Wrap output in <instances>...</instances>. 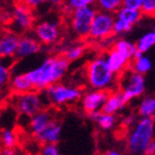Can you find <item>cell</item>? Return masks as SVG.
Returning <instances> with one entry per match:
<instances>
[{"instance_id":"cell-25","label":"cell","mask_w":155,"mask_h":155,"mask_svg":"<svg viewBox=\"0 0 155 155\" xmlns=\"http://www.w3.org/2000/svg\"><path fill=\"white\" fill-rule=\"evenodd\" d=\"M135 45L137 52L141 54H145L148 51H150L153 46H155V29L145 32L143 36H141Z\"/></svg>"},{"instance_id":"cell-31","label":"cell","mask_w":155,"mask_h":155,"mask_svg":"<svg viewBox=\"0 0 155 155\" xmlns=\"http://www.w3.org/2000/svg\"><path fill=\"white\" fill-rule=\"evenodd\" d=\"M131 27L128 26V25H126L125 23L121 22L120 19L115 18L114 19V23H113V35L115 36H120V35H123L126 34V32H128L131 30Z\"/></svg>"},{"instance_id":"cell-23","label":"cell","mask_w":155,"mask_h":155,"mask_svg":"<svg viewBox=\"0 0 155 155\" xmlns=\"http://www.w3.org/2000/svg\"><path fill=\"white\" fill-rule=\"evenodd\" d=\"M115 18L120 19L121 22L125 23L133 28L136 24H138L142 18V13L137 10L127 9V8H121V9L116 12Z\"/></svg>"},{"instance_id":"cell-30","label":"cell","mask_w":155,"mask_h":155,"mask_svg":"<svg viewBox=\"0 0 155 155\" xmlns=\"http://www.w3.org/2000/svg\"><path fill=\"white\" fill-rule=\"evenodd\" d=\"M140 12L147 16H155V0H141Z\"/></svg>"},{"instance_id":"cell-35","label":"cell","mask_w":155,"mask_h":155,"mask_svg":"<svg viewBox=\"0 0 155 155\" xmlns=\"http://www.w3.org/2000/svg\"><path fill=\"white\" fill-rule=\"evenodd\" d=\"M10 18V11H7L2 8L1 3H0V29H2L5 24L9 23Z\"/></svg>"},{"instance_id":"cell-6","label":"cell","mask_w":155,"mask_h":155,"mask_svg":"<svg viewBox=\"0 0 155 155\" xmlns=\"http://www.w3.org/2000/svg\"><path fill=\"white\" fill-rule=\"evenodd\" d=\"M13 104L22 116L31 117L45 107L42 93L37 91H29L24 94L13 95Z\"/></svg>"},{"instance_id":"cell-13","label":"cell","mask_w":155,"mask_h":155,"mask_svg":"<svg viewBox=\"0 0 155 155\" xmlns=\"http://www.w3.org/2000/svg\"><path fill=\"white\" fill-rule=\"evenodd\" d=\"M40 50H41V44L36 39V37L34 35L24 34L19 37L15 58L22 59V58L30 57L38 53Z\"/></svg>"},{"instance_id":"cell-24","label":"cell","mask_w":155,"mask_h":155,"mask_svg":"<svg viewBox=\"0 0 155 155\" xmlns=\"http://www.w3.org/2000/svg\"><path fill=\"white\" fill-rule=\"evenodd\" d=\"M139 115L142 119H153L155 116V96H147L138 107Z\"/></svg>"},{"instance_id":"cell-21","label":"cell","mask_w":155,"mask_h":155,"mask_svg":"<svg viewBox=\"0 0 155 155\" xmlns=\"http://www.w3.org/2000/svg\"><path fill=\"white\" fill-rule=\"evenodd\" d=\"M112 50L119 52L120 54H122L129 61H133L136 53H137V48H136L135 43L131 41H128V40H126L124 38L116 39L114 41Z\"/></svg>"},{"instance_id":"cell-42","label":"cell","mask_w":155,"mask_h":155,"mask_svg":"<svg viewBox=\"0 0 155 155\" xmlns=\"http://www.w3.org/2000/svg\"><path fill=\"white\" fill-rule=\"evenodd\" d=\"M13 155H35L32 153H29V152H26V151H15V153Z\"/></svg>"},{"instance_id":"cell-40","label":"cell","mask_w":155,"mask_h":155,"mask_svg":"<svg viewBox=\"0 0 155 155\" xmlns=\"http://www.w3.org/2000/svg\"><path fill=\"white\" fill-rule=\"evenodd\" d=\"M15 149H5L1 148L0 149V155H13L15 153Z\"/></svg>"},{"instance_id":"cell-32","label":"cell","mask_w":155,"mask_h":155,"mask_svg":"<svg viewBox=\"0 0 155 155\" xmlns=\"http://www.w3.org/2000/svg\"><path fill=\"white\" fill-rule=\"evenodd\" d=\"M39 155H61L59 149L56 144H44L41 145Z\"/></svg>"},{"instance_id":"cell-16","label":"cell","mask_w":155,"mask_h":155,"mask_svg":"<svg viewBox=\"0 0 155 155\" xmlns=\"http://www.w3.org/2000/svg\"><path fill=\"white\" fill-rule=\"evenodd\" d=\"M104 59L109 69L115 75L122 74L126 69H128V66L130 65V61H127L122 54L112 48L107 52V54L104 55Z\"/></svg>"},{"instance_id":"cell-19","label":"cell","mask_w":155,"mask_h":155,"mask_svg":"<svg viewBox=\"0 0 155 155\" xmlns=\"http://www.w3.org/2000/svg\"><path fill=\"white\" fill-rule=\"evenodd\" d=\"M92 121H95L96 124L99 126V128H101L102 130H112L116 125V116L113 114H108L104 113V112H94V113L88 114Z\"/></svg>"},{"instance_id":"cell-10","label":"cell","mask_w":155,"mask_h":155,"mask_svg":"<svg viewBox=\"0 0 155 155\" xmlns=\"http://www.w3.org/2000/svg\"><path fill=\"white\" fill-rule=\"evenodd\" d=\"M32 30H34V36L41 45H53L61 38L59 25L57 22L52 19H43L36 23Z\"/></svg>"},{"instance_id":"cell-41","label":"cell","mask_w":155,"mask_h":155,"mask_svg":"<svg viewBox=\"0 0 155 155\" xmlns=\"http://www.w3.org/2000/svg\"><path fill=\"white\" fill-rule=\"evenodd\" d=\"M104 155H121V153L116 150H109V151H107Z\"/></svg>"},{"instance_id":"cell-4","label":"cell","mask_w":155,"mask_h":155,"mask_svg":"<svg viewBox=\"0 0 155 155\" xmlns=\"http://www.w3.org/2000/svg\"><path fill=\"white\" fill-rule=\"evenodd\" d=\"M45 104L55 107L70 104L81 99L83 93L79 87L70 86L64 83H55L41 92Z\"/></svg>"},{"instance_id":"cell-12","label":"cell","mask_w":155,"mask_h":155,"mask_svg":"<svg viewBox=\"0 0 155 155\" xmlns=\"http://www.w3.org/2000/svg\"><path fill=\"white\" fill-rule=\"evenodd\" d=\"M109 92L91 90L85 92L81 97L82 108L87 114L101 111V108L106 101Z\"/></svg>"},{"instance_id":"cell-9","label":"cell","mask_w":155,"mask_h":155,"mask_svg":"<svg viewBox=\"0 0 155 155\" xmlns=\"http://www.w3.org/2000/svg\"><path fill=\"white\" fill-rule=\"evenodd\" d=\"M115 16L110 13L97 11L90 28L88 39L99 42L113 36V23Z\"/></svg>"},{"instance_id":"cell-28","label":"cell","mask_w":155,"mask_h":155,"mask_svg":"<svg viewBox=\"0 0 155 155\" xmlns=\"http://www.w3.org/2000/svg\"><path fill=\"white\" fill-rule=\"evenodd\" d=\"M95 5L98 8V11L113 14L122 8V0H96Z\"/></svg>"},{"instance_id":"cell-34","label":"cell","mask_w":155,"mask_h":155,"mask_svg":"<svg viewBox=\"0 0 155 155\" xmlns=\"http://www.w3.org/2000/svg\"><path fill=\"white\" fill-rule=\"evenodd\" d=\"M18 1L31 10L38 9V8H40L45 3V0H18Z\"/></svg>"},{"instance_id":"cell-15","label":"cell","mask_w":155,"mask_h":155,"mask_svg":"<svg viewBox=\"0 0 155 155\" xmlns=\"http://www.w3.org/2000/svg\"><path fill=\"white\" fill-rule=\"evenodd\" d=\"M61 130H63L61 124L55 119L41 134H39L35 138H36L37 142L40 143L41 145L56 144L58 141L61 140Z\"/></svg>"},{"instance_id":"cell-5","label":"cell","mask_w":155,"mask_h":155,"mask_svg":"<svg viewBox=\"0 0 155 155\" xmlns=\"http://www.w3.org/2000/svg\"><path fill=\"white\" fill-rule=\"evenodd\" d=\"M145 92L144 75L136 73L129 69H126L121 74L120 79V93L123 96L125 102H128L142 96Z\"/></svg>"},{"instance_id":"cell-11","label":"cell","mask_w":155,"mask_h":155,"mask_svg":"<svg viewBox=\"0 0 155 155\" xmlns=\"http://www.w3.org/2000/svg\"><path fill=\"white\" fill-rule=\"evenodd\" d=\"M19 37L10 28L0 29V58H15Z\"/></svg>"},{"instance_id":"cell-14","label":"cell","mask_w":155,"mask_h":155,"mask_svg":"<svg viewBox=\"0 0 155 155\" xmlns=\"http://www.w3.org/2000/svg\"><path fill=\"white\" fill-rule=\"evenodd\" d=\"M54 120L55 117H54L53 112L44 108L41 111L32 115L31 117H29L28 130L34 137H36L39 134H41Z\"/></svg>"},{"instance_id":"cell-1","label":"cell","mask_w":155,"mask_h":155,"mask_svg":"<svg viewBox=\"0 0 155 155\" xmlns=\"http://www.w3.org/2000/svg\"><path fill=\"white\" fill-rule=\"evenodd\" d=\"M69 61L61 55H54L45 58L39 66L25 72L27 79L37 92H43L48 86L61 82L69 69Z\"/></svg>"},{"instance_id":"cell-8","label":"cell","mask_w":155,"mask_h":155,"mask_svg":"<svg viewBox=\"0 0 155 155\" xmlns=\"http://www.w3.org/2000/svg\"><path fill=\"white\" fill-rule=\"evenodd\" d=\"M98 10L94 7H85L75 10L70 14V29L74 36L79 38H88L90 28L94 16Z\"/></svg>"},{"instance_id":"cell-2","label":"cell","mask_w":155,"mask_h":155,"mask_svg":"<svg viewBox=\"0 0 155 155\" xmlns=\"http://www.w3.org/2000/svg\"><path fill=\"white\" fill-rule=\"evenodd\" d=\"M87 83L92 90L109 92L116 84V75L112 73L104 59V55L91 59L85 68Z\"/></svg>"},{"instance_id":"cell-39","label":"cell","mask_w":155,"mask_h":155,"mask_svg":"<svg viewBox=\"0 0 155 155\" xmlns=\"http://www.w3.org/2000/svg\"><path fill=\"white\" fill-rule=\"evenodd\" d=\"M45 3L51 7H63L65 0H45Z\"/></svg>"},{"instance_id":"cell-38","label":"cell","mask_w":155,"mask_h":155,"mask_svg":"<svg viewBox=\"0 0 155 155\" xmlns=\"http://www.w3.org/2000/svg\"><path fill=\"white\" fill-rule=\"evenodd\" d=\"M143 155H155V139H153L149 144L145 147Z\"/></svg>"},{"instance_id":"cell-7","label":"cell","mask_w":155,"mask_h":155,"mask_svg":"<svg viewBox=\"0 0 155 155\" xmlns=\"http://www.w3.org/2000/svg\"><path fill=\"white\" fill-rule=\"evenodd\" d=\"M10 29L16 34H27L36 24L34 11L22 2H16L10 11Z\"/></svg>"},{"instance_id":"cell-37","label":"cell","mask_w":155,"mask_h":155,"mask_svg":"<svg viewBox=\"0 0 155 155\" xmlns=\"http://www.w3.org/2000/svg\"><path fill=\"white\" fill-rule=\"evenodd\" d=\"M136 121H135V117H134L133 115H126L123 117V120H122V124H123L124 127H126V128H131L134 125H135Z\"/></svg>"},{"instance_id":"cell-22","label":"cell","mask_w":155,"mask_h":155,"mask_svg":"<svg viewBox=\"0 0 155 155\" xmlns=\"http://www.w3.org/2000/svg\"><path fill=\"white\" fill-rule=\"evenodd\" d=\"M15 58H0V93L9 88L10 81L12 78L11 66Z\"/></svg>"},{"instance_id":"cell-3","label":"cell","mask_w":155,"mask_h":155,"mask_svg":"<svg viewBox=\"0 0 155 155\" xmlns=\"http://www.w3.org/2000/svg\"><path fill=\"white\" fill-rule=\"evenodd\" d=\"M154 120L141 117L131 127L127 136V149L133 155L143 154L145 147L154 139Z\"/></svg>"},{"instance_id":"cell-26","label":"cell","mask_w":155,"mask_h":155,"mask_svg":"<svg viewBox=\"0 0 155 155\" xmlns=\"http://www.w3.org/2000/svg\"><path fill=\"white\" fill-rule=\"evenodd\" d=\"M85 53V46L83 44H71V45H68L64 48L63 51V56L66 61L71 63V61H75L78 59H80Z\"/></svg>"},{"instance_id":"cell-17","label":"cell","mask_w":155,"mask_h":155,"mask_svg":"<svg viewBox=\"0 0 155 155\" xmlns=\"http://www.w3.org/2000/svg\"><path fill=\"white\" fill-rule=\"evenodd\" d=\"M125 104L126 102L124 100L123 96L121 95V93L111 92L108 94V97H107L106 101H104V106L101 108V112L115 115V113L124 109Z\"/></svg>"},{"instance_id":"cell-18","label":"cell","mask_w":155,"mask_h":155,"mask_svg":"<svg viewBox=\"0 0 155 155\" xmlns=\"http://www.w3.org/2000/svg\"><path fill=\"white\" fill-rule=\"evenodd\" d=\"M9 90L13 93V95H18L32 91V86L25 73H17L11 78Z\"/></svg>"},{"instance_id":"cell-29","label":"cell","mask_w":155,"mask_h":155,"mask_svg":"<svg viewBox=\"0 0 155 155\" xmlns=\"http://www.w3.org/2000/svg\"><path fill=\"white\" fill-rule=\"evenodd\" d=\"M95 1L96 0H65L63 8L65 10V12H67L68 14H71L75 10L94 5Z\"/></svg>"},{"instance_id":"cell-27","label":"cell","mask_w":155,"mask_h":155,"mask_svg":"<svg viewBox=\"0 0 155 155\" xmlns=\"http://www.w3.org/2000/svg\"><path fill=\"white\" fill-rule=\"evenodd\" d=\"M18 141L16 133L13 129L5 128L0 133V144L5 149H15Z\"/></svg>"},{"instance_id":"cell-20","label":"cell","mask_w":155,"mask_h":155,"mask_svg":"<svg viewBox=\"0 0 155 155\" xmlns=\"http://www.w3.org/2000/svg\"><path fill=\"white\" fill-rule=\"evenodd\" d=\"M152 61L149 56L145 54H141L137 52L134 57V59L130 61V69L135 71L136 73H139L141 75H144L152 69Z\"/></svg>"},{"instance_id":"cell-36","label":"cell","mask_w":155,"mask_h":155,"mask_svg":"<svg viewBox=\"0 0 155 155\" xmlns=\"http://www.w3.org/2000/svg\"><path fill=\"white\" fill-rule=\"evenodd\" d=\"M114 41H115V38H114L113 36H111V37H109V38H106V39H104V40H101V41H99L98 43L100 44L102 50H108V51H110V50L113 48Z\"/></svg>"},{"instance_id":"cell-33","label":"cell","mask_w":155,"mask_h":155,"mask_svg":"<svg viewBox=\"0 0 155 155\" xmlns=\"http://www.w3.org/2000/svg\"><path fill=\"white\" fill-rule=\"evenodd\" d=\"M122 8H127V9L140 11L141 0H122Z\"/></svg>"}]
</instances>
